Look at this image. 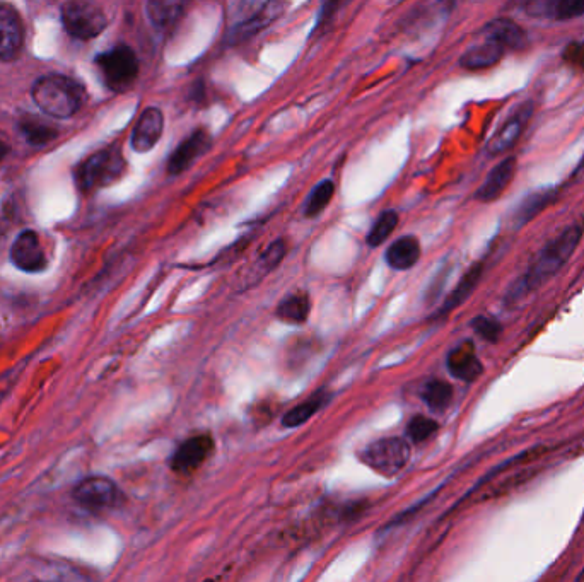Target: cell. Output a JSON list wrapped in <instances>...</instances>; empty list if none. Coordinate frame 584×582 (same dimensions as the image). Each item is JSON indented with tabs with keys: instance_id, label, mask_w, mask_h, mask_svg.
<instances>
[{
	"instance_id": "obj_1",
	"label": "cell",
	"mask_w": 584,
	"mask_h": 582,
	"mask_svg": "<svg viewBox=\"0 0 584 582\" xmlns=\"http://www.w3.org/2000/svg\"><path fill=\"white\" fill-rule=\"evenodd\" d=\"M583 233V224H574L566 227L554 239H550L549 243L538 251L537 257L533 258L525 274L509 287V291L506 292V303H516L521 297L538 291L550 279H554L573 257L574 251L581 243Z\"/></svg>"
},
{
	"instance_id": "obj_2",
	"label": "cell",
	"mask_w": 584,
	"mask_h": 582,
	"mask_svg": "<svg viewBox=\"0 0 584 582\" xmlns=\"http://www.w3.org/2000/svg\"><path fill=\"white\" fill-rule=\"evenodd\" d=\"M84 88L71 77L45 76L33 86V99L40 110L55 118H69L81 110Z\"/></svg>"
},
{
	"instance_id": "obj_3",
	"label": "cell",
	"mask_w": 584,
	"mask_h": 582,
	"mask_svg": "<svg viewBox=\"0 0 584 582\" xmlns=\"http://www.w3.org/2000/svg\"><path fill=\"white\" fill-rule=\"evenodd\" d=\"M125 161L118 149H105L86 159L77 169V185L82 192H96L123 175Z\"/></svg>"
},
{
	"instance_id": "obj_4",
	"label": "cell",
	"mask_w": 584,
	"mask_h": 582,
	"mask_svg": "<svg viewBox=\"0 0 584 582\" xmlns=\"http://www.w3.org/2000/svg\"><path fill=\"white\" fill-rule=\"evenodd\" d=\"M359 460L383 477H395L410 460V446L402 437H383L359 453Z\"/></svg>"
},
{
	"instance_id": "obj_5",
	"label": "cell",
	"mask_w": 584,
	"mask_h": 582,
	"mask_svg": "<svg viewBox=\"0 0 584 582\" xmlns=\"http://www.w3.org/2000/svg\"><path fill=\"white\" fill-rule=\"evenodd\" d=\"M62 21L77 40H93L106 28L105 11L96 0H65Z\"/></svg>"
},
{
	"instance_id": "obj_6",
	"label": "cell",
	"mask_w": 584,
	"mask_h": 582,
	"mask_svg": "<svg viewBox=\"0 0 584 582\" xmlns=\"http://www.w3.org/2000/svg\"><path fill=\"white\" fill-rule=\"evenodd\" d=\"M101 76L113 91H125L139 76V60L129 47H117L98 59Z\"/></svg>"
},
{
	"instance_id": "obj_7",
	"label": "cell",
	"mask_w": 584,
	"mask_h": 582,
	"mask_svg": "<svg viewBox=\"0 0 584 582\" xmlns=\"http://www.w3.org/2000/svg\"><path fill=\"white\" fill-rule=\"evenodd\" d=\"M77 504L88 509H111L122 504L123 495L118 485L108 477H88L72 490Z\"/></svg>"
},
{
	"instance_id": "obj_8",
	"label": "cell",
	"mask_w": 584,
	"mask_h": 582,
	"mask_svg": "<svg viewBox=\"0 0 584 582\" xmlns=\"http://www.w3.org/2000/svg\"><path fill=\"white\" fill-rule=\"evenodd\" d=\"M11 262L26 274H40L48 267L47 253L35 231H23L11 246Z\"/></svg>"
},
{
	"instance_id": "obj_9",
	"label": "cell",
	"mask_w": 584,
	"mask_h": 582,
	"mask_svg": "<svg viewBox=\"0 0 584 582\" xmlns=\"http://www.w3.org/2000/svg\"><path fill=\"white\" fill-rule=\"evenodd\" d=\"M214 453V439L207 434L193 436L185 443L180 444L175 454L171 456V470L182 475L199 470L205 461L211 458Z\"/></svg>"
},
{
	"instance_id": "obj_10",
	"label": "cell",
	"mask_w": 584,
	"mask_h": 582,
	"mask_svg": "<svg viewBox=\"0 0 584 582\" xmlns=\"http://www.w3.org/2000/svg\"><path fill=\"white\" fill-rule=\"evenodd\" d=\"M286 0H267L260 9H258L252 18L241 21L236 24L233 30L229 31L228 43L231 45H238L243 41L250 40L253 36H257L260 31L269 28L270 24L275 23L277 19L281 18L282 14L286 12Z\"/></svg>"
},
{
	"instance_id": "obj_11",
	"label": "cell",
	"mask_w": 584,
	"mask_h": 582,
	"mask_svg": "<svg viewBox=\"0 0 584 582\" xmlns=\"http://www.w3.org/2000/svg\"><path fill=\"white\" fill-rule=\"evenodd\" d=\"M533 115V105L530 101H526L523 105L518 106L516 110L509 115L508 120L501 125V129L497 130L494 137L489 144V151L492 154H504V152L511 151L516 142L520 140L521 135L525 132L526 125L530 122Z\"/></svg>"
},
{
	"instance_id": "obj_12",
	"label": "cell",
	"mask_w": 584,
	"mask_h": 582,
	"mask_svg": "<svg viewBox=\"0 0 584 582\" xmlns=\"http://www.w3.org/2000/svg\"><path fill=\"white\" fill-rule=\"evenodd\" d=\"M446 366L451 376L465 383H474L484 373V366L480 362L472 340H465L462 344L451 349L446 357Z\"/></svg>"
},
{
	"instance_id": "obj_13",
	"label": "cell",
	"mask_w": 584,
	"mask_h": 582,
	"mask_svg": "<svg viewBox=\"0 0 584 582\" xmlns=\"http://www.w3.org/2000/svg\"><path fill=\"white\" fill-rule=\"evenodd\" d=\"M24 28L18 12L0 6V59L14 60L23 48Z\"/></svg>"
},
{
	"instance_id": "obj_14",
	"label": "cell",
	"mask_w": 584,
	"mask_h": 582,
	"mask_svg": "<svg viewBox=\"0 0 584 582\" xmlns=\"http://www.w3.org/2000/svg\"><path fill=\"white\" fill-rule=\"evenodd\" d=\"M209 147H211L209 134L205 130H195L171 154L168 161V173L173 176L182 175L183 171H187L193 161L199 159Z\"/></svg>"
},
{
	"instance_id": "obj_15",
	"label": "cell",
	"mask_w": 584,
	"mask_h": 582,
	"mask_svg": "<svg viewBox=\"0 0 584 582\" xmlns=\"http://www.w3.org/2000/svg\"><path fill=\"white\" fill-rule=\"evenodd\" d=\"M516 168H518L516 166V158H513V156L504 158L501 163L492 168L491 173L487 175L484 183L480 185L479 190L475 193V198L479 202H484V204H489V202L497 200V198L501 197L508 190L509 185L513 183Z\"/></svg>"
},
{
	"instance_id": "obj_16",
	"label": "cell",
	"mask_w": 584,
	"mask_h": 582,
	"mask_svg": "<svg viewBox=\"0 0 584 582\" xmlns=\"http://www.w3.org/2000/svg\"><path fill=\"white\" fill-rule=\"evenodd\" d=\"M164 130V117L159 108H147L137 120L134 134H132V147L137 152H149L158 144Z\"/></svg>"
},
{
	"instance_id": "obj_17",
	"label": "cell",
	"mask_w": 584,
	"mask_h": 582,
	"mask_svg": "<svg viewBox=\"0 0 584 582\" xmlns=\"http://www.w3.org/2000/svg\"><path fill=\"white\" fill-rule=\"evenodd\" d=\"M504 53H506V48L501 43L484 36V40L463 53L460 65L467 70L491 69L503 60Z\"/></svg>"
},
{
	"instance_id": "obj_18",
	"label": "cell",
	"mask_w": 584,
	"mask_h": 582,
	"mask_svg": "<svg viewBox=\"0 0 584 582\" xmlns=\"http://www.w3.org/2000/svg\"><path fill=\"white\" fill-rule=\"evenodd\" d=\"M482 36L492 38L497 43H501L506 52L509 50H521L528 43V35L521 28L520 24L514 23L513 19L499 18L494 19L485 26Z\"/></svg>"
},
{
	"instance_id": "obj_19",
	"label": "cell",
	"mask_w": 584,
	"mask_h": 582,
	"mask_svg": "<svg viewBox=\"0 0 584 582\" xmlns=\"http://www.w3.org/2000/svg\"><path fill=\"white\" fill-rule=\"evenodd\" d=\"M484 275V263H475L468 268L467 274L463 275L460 282L456 284L455 289L451 291L450 296L446 297L443 306L439 309L438 316L448 315L453 309L462 306L468 297L474 294L475 289L479 286L480 279Z\"/></svg>"
},
{
	"instance_id": "obj_20",
	"label": "cell",
	"mask_w": 584,
	"mask_h": 582,
	"mask_svg": "<svg viewBox=\"0 0 584 582\" xmlns=\"http://www.w3.org/2000/svg\"><path fill=\"white\" fill-rule=\"evenodd\" d=\"M421 258V243L415 236H403L386 251V263L393 270H409Z\"/></svg>"
},
{
	"instance_id": "obj_21",
	"label": "cell",
	"mask_w": 584,
	"mask_h": 582,
	"mask_svg": "<svg viewBox=\"0 0 584 582\" xmlns=\"http://www.w3.org/2000/svg\"><path fill=\"white\" fill-rule=\"evenodd\" d=\"M190 0H147V18L152 26L166 30L180 19Z\"/></svg>"
},
{
	"instance_id": "obj_22",
	"label": "cell",
	"mask_w": 584,
	"mask_h": 582,
	"mask_svg": "<svg viewBox=\"0 0 584 582\" xmlns=\"http://www.w3.org/2000/svg\"><path fill=\"white\" fill-rule=\"evenodd\" d=\"M311 301L308 294L304 292H296V294H289V296L277 306V318L286 323H294V325H303L310 318Z\"/></svg>"
},
{
	"instance_id": "obj_23",
	"label": "cell",
	"mask_w": 584,
	"mask_h": 582,
	"mask_svg": "<svg viewBox=\"0 0 584 582\" xmlns=\"http://www.w3.org/2000/svg\"><path fill=\"white\" fill-rule=\"evenodd\" d=\"M552 198H554V192H549V190L530 193L528 197L523 198V202L514 210V227L525 226L526 222L532 221L533 217H537L552 202Z\"/></svg>"
},
{
	"instance_id": "obj_24",
	"label": "cell",
	"mask_w": 584,
	"mask_h": 582,
	"mask_svg": "<svg viewBox=\"0 0 584 582\" xmlns=\"http://www.w3.org/2000/svg\"><path fill=\"white\" fill-rule=\"evenodd\" d=\"M453 395H455L453 386L448 381H443V379L429 381L424 386V390H422V400L434 412H443V410L450 407V403L453 402Z\"/></svg>"
},
{
	"instance_id": "obj_25",
	"label": "cell",
	"mask_w": 584,
	"mask_h": 582,
	"mask_svg": "<svg viewBox=\"0 0 584 582\" xmlns=\"http://www.w3.org/2000/svg\"><path fill=\"white\" fill-rule=\"evenodd\" d=\"M322 396H313L310 400L306 402L299 403L298 407L291 408L284 419H282V425L287 427V429H294V427H299V425L306 424L308 420L313 417V415L323 407Z\"/></svg>"
},
{
	"instance_id": "obj_26",
	"label": "cell",
	"mask_w": 584,
	"mask_h": 582,
	"mask_svg": "<svg viewBox=\"0 0 584 582\" xmlns=\"http://www.w3.org/2000/svg\"><path fill=\"white\" fill-rule=\"evenodd\" d=\"M398 226V214L395 210H386L376 222H374L371 231L368 234L369 246H380L385 243L386 239L392 236L395 227Z\"/></svg>"
},
{
	"instance_id": "obj_27",
	"label": "cell",
	"mask_w": 584,
	"mask_h": 582,
	"mask_svg": "<svg viewBox=\"0 0 584 582\" xmlns=\"http://www.w3.org/2000/svg\"><path fill=\"white\" fill-rule=\"evenodd\" d=\"M333 193H335V185H333L332 180L320 183V185L311 192L310 198H308V204H306V210H304L306 217L320 216L323 210L327 209V205L330 204V200L333 198Z\"/></svg>"
},
{
	"instance_id": "obj_28",
	"label": "cell",
	"mask_w": 584,
	"mask_h": 582,
	"mask_svg": "<svg viewBox=\"0 0 584 582\" xmlns=\"http://www.w3.org/2000/svg\"><path fill=\"white\" fill-rule=\"evenodd\" d=\"M439 424L436 420L424 417V415H417L410 420L407 425V434L415 444L424 443L429 437H433L438 432Z\"/></svg>"
},
{
	"instance_id": "obj_29",
	"label": "cell",
	"mask_w": 584,
	"mask_h": 582,
	"mask_svg": "<svg viewBox=\"0 0 584 582\" xmlns=\"http://www.w3.org/2000/svg\"><path fill=\"white\" fill-rule=\"evenodd\" d=\"M286 257V243L282 239H277L272 245L265 250L260 260H258L257 268L262 272V275L269 274L275 267H279V263Z\"/></svg>"
},
{
	"instance_id": "obj_30",
	"label": "cell",
	"mask_w": 584,
	"mask_h": 582,
	"mask_svg": "<svg viewBox=\"0 0 584 582\" xmlns=\"http://www.w3.org/2000/svg\"><path fill=\"white\" fill-rule=\"evenodd\" d=\"M470 325L480 338H484L485 342H497L503 333V325L491 316H477Z\"/></svg>"
},
{
	"instance_id": "obj_31",
	"label": "cell",
	"mask_w": 584,
	"mask_h": 582,
	"mask_svg": "<svg viewBox=\"0 0 584 582\" xmlns=\"http://www.w3.org/2000/svg\"><path fill=\"white\" fill-rule=\"evenodd\" d=\"M584 14V0H557L554 9L555 21H569Z\"/></svg>"
},
{
	"instance_id": "obj_32",
	"label": "cell",
	"mask_w": 584,
	"mask_h": 582,
	"mask_svg": "<svg viewBox=\"0 0 584 582\" xmlns=\"http://www.w3.org/2000/svg\"><path fill=\"white\" fill-rule=\"evenodd\" d=\"M562 60L574 70H584V40L569 41L562 50Z\"/></svg>"
},
{
	"instance_id": "obj_33",
	"label": "cell",
	"mask_w": 584,
	"mask_h": 582,
	"mask_svg": "<svg viewBox=\"0 0 584 582\" xmlns=\"http://www.w3.org/2000/svg\"><path fill=\"white\" fill-rule=\"evenodd\" d=\"M23 129L24 134L28 135V140H31L33 144H45L55 137L53 130L48 129L45 125H38V123H26Z\"/></svg>"
},
{
	"instance_id": "obj_34",
	"label": "cell",
	"mask_w": 584,
	"mask_h": 582,
	"mask_svg": "<svg viewBox=\"0 0 584 582\" xmlns=\"http://www.w3.org/2000/svg\"><path fill=\"white\" fill-rule=\"evenodd\" d=\"M7 154V147L4 146V144H2V142H0V161H2V159H4V156H6Z\"/></svg>"
}]
</instances>
